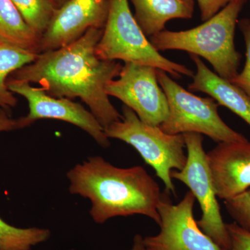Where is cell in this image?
I'll return each mask as SVG.
<instances>
[{
    "instance_id": "6da1fadb",
    "label": "cell",
    "mask_w": 250,
    "mask_h": 250,
    "mask_svg": "<svg viewBox=\"0 0 250 250\" xmlns=\"http://www.w3.org/2000/svg\"><path fill=\"white\" fill-rule=\"evenodd\" d=\"M103 31L90 29L68 45L39 54L35 62L14 72L11 78L37 83L56 98H80L106 129L122 118L106 88L118 77L123 65L97 55L95 49Z\"/></svg>"
},
{
    "instance_id": "7a4b0ae2",
    "label": "cell",
    "mask_w": 250,
    "mask_h": 250,
    "mask_svg": "<svg viewBox=\"0 0 250 250\" xmlns=\"http://www.w3.org/2000/svg\"><path fill=\"white\" fill-rule=\"evenodd\" d=\"M69 191L88 199L95 223L116 217L146 215L158 225L160 187L142 166L117 167L100 156H90L67 172Z\"/></svg>"
},
{
    "instance_id": "3957f363",
    "label": "cell",
    "mask_w": 250,
    "mask_h": 250,
    "mask_svg": "<svg viewBox=\"0 0 250 250\" xmlns=\"http://www.w3.org/2000/svg\"><path fill=\"white\" fill-rule=\"evenodd\" d=\"M245 0H233L200 25L185 31L164 30L149 38L159 51L182 50L209 62L215 73L231 82L238 75L241 54L234 44L235 30Z\"/></svg>"
},
{
    "instance_id": "277c9868",
    "label": "cell",
    "mask_w": 250,
    "mask_h": 250,
    "mask_svg": "<svg viewBox=\"0 0 250 250\" xmlns=\"http://www.w3.org/2000/svg\"><path fill=\"white\" fill-rule=\"evenodd\" d=\"M95 52L103 60L149 65L175 79L195 75L190 69L166 59L154 48L135 20L128 0H109L107 19Z\"/></svg>"
},
{
    "instance_id": "5b68a950",
    "label": "cell",
    "mask_w": 250,
    "mask_h": 250,
    "mask_svg": "<svg viewBox=\"0 0 250 250\" xmlns=\"http://www.w3.org/2000/svg\"><path fill=\"white\" fill-rule=\"evenodd\" d=\"M108 139H118L134 148L156 172L167 193L175 195L171 172L182 170L187 161L183 134H166L160 126L143 123L128 106H123V115L104 129Z\"/></svg>"
},
{
    "instance_id": "8992f818",
    "label": "cell",
    "mask_w": 250,
    "mask_h": 250,
    "mask_svg": "<svg viewBox=\"0 0 250 250\" xmlns=\"http://www.w3.org/2000/svg\"><path fill=\"white\" fill-rule=\"evenodd\" d=\"M156 75L168 103V114L159 126L163 131L171 135L205 134L218 143L248 141L220 118V105L213 98L193 95L174 82L164 70L157 69Z\"/></svg>"
},
{
    "instance_id": "52a82bcc",
    "label": "cell",
    "mask_w": 250,
    "mask_h": 250,
    "mask_svg": "<svg viewBox=\"0 0 250 250\" xmlns=\"http://www.w3.org/2000/svg\"><path fill=\"white\" fill-rule=\"evenodd\" d=\"M183 135L187 146V164L182 170H172L171 177L187 186L199 202L202 214L197 223L202 231L221 250H228L231 241L220 213L207 153L203 147V136L197 133Z\"/></svg>"
},
{
    "instance_id": "ba28073f",
    "label": "cell",
    "mask_w": 250,
    "mask_h": 250,
    "mask_svg": "<svg viewBox=\"0 0 250 250\" xmlns=\"http://www.w3.org/2000/svg\"><path fill=\"white\" fill-rule=\"evenodd\" d=\"M156 70L149 65L125 62L118 78L106 85V92L133 110L143 123L159 126L167 118L169 108Z\"/></svg>"
},
{
    "instance_id": "9c48e42d",
    "label": "cell",
    "mask_w": 250,
    "mask_h": 250,
    "mask_svg": "<svg viewBox=\"0 0 250 250\" xmlns=\"http://www.w3.org/2000/svg\"><path fill=\"white\" fill-rule=\"evenodd\" d=\"M10 91L27 100L29 113L22 117L24 127L38 120L55 119L66 122L83 130L101 147H109L110 141L93 113L80 103L65 98H56L46 93L41 87L31 83L10 78L6 81Z\"/></svg>"
},
{
    "instance_id": "30bf717a",
    "label": "cell",
    "mask_w": 250,
    "mask_h": 250,
    "mask_svg": "<svg viewBox=\"0 0 250 250\" xmlns=\"http://www.w3.org/2000/svg\"><path fill=\"white\" fill-rule=\"evenodd\" d=\"M195 200L190 190L177 205L163 195L157 208L160 231L143 238L146 246L151 250H221L197 225L193 214Z\"/></svg>"
},
{
    "instance_id": "8fae6325",
    "label": "cell",
    "mask_w": 250,
    "mask_h": 250,
    "mask_svg": "<svg viewBox=\"0 0 250 250\" xmlns=\"http://www.w3.org/2000/svg\"><path fill=\"white\" fill-rule=\"evenodd\" d=\"M109 0H67L54 13L41 36L40 53L78 40L90 29H103Z\"/></svg>"
},
{
    "instance_id": "7c38bea8",
    "label": "cell",
    "mask_w": 250,
    "mask_h": 250,
    "mask_svg": "<svg viewBox=\"0 0 250 250\" xmlns=\"http://www.w3.org/2000/svg\"><path fill=\"white\" fill-rule=\"evenodd\" d=\"M215 193L224 201L250 188V142H223L207 153Z\"/></svg>"
},
{
    "instance_id": "4fadbf2b",
    "label": "cell",
    "mask_w": 250,
    "mask_h": 250,
    "mask_svg": "<svg viewBox=\"0 0 250 250\" xmlns=\"http://www.w3.org/2000/svg\"><path fill=\"white\" fill-rule=\"evenodd\" d=\"M197 67L193 81L188 85L192 92L208 94L219 105L236 113L250 126V99L241 88L211 71L200 57L190 54Z\"/></svg>"
},
{
    "instance_id": "5bb4252c",
    "label": "cell",
    "mask_w": 250,
    "mask_h": 250,
    "mask_svg": "<svg viewBox=\"0 0 250 250\" xmlns=\"http://www.w3.org/2000/svg\"><path fill=\"white\" fill-rule=\"evenodd\" d=\"M134 18L147 38L165 30L166 23L173 19H191L195 0H130Z\"/></svg>"
},
{
    "instance_id": "9a60e30c",
    "label": "cell",
    "mask_w": 250,
    "mask_h": 250,
    "mask_svg": "<svg viewBox=\"0 0 250 250\" xmlns=\"http://www.w3.org/2000/svg\"><path fill=\"white\" fill-rule=\"evenodd\" d=\"M41 39L11 0H0V41L40 54Z\"/></svg>"
},
{
    "instance_id": "2e32d148",
    "label": "cell",
    "mask_w": 250,
    "mask_h": 250,
    "mask_svg": "<svg viewBox=\"0 0 250 250\" xmlns=\"http://www.w3.org/2000/svg\"><path fill=\"white\" fill-rule=\"evenodd\" d=\"M50 236L47 229L16 228L0 218V250H31Z\"/></svg>"
},
{
    "instance_id": "e0dca14e",
    "label": "cell",
    "mask_w": 250,
    "mask_h": 250,
    "mask_svg": "<svg viewBox=\"0 0 250 250\" xmlns=\"http://www.w3.org/2000/svg\"><path fill=\"white\" fill-rule=\"evenodd\" d=\"M24 21L38 35L42 36L58 6L54 0H11Z\"/></svg>"
},
{
    "instance_id": "ac0fdd59",
    "label": "cell",
    "mask_w": 250,
    "mask_h": 250,
    "mask_svg": "<svg viewBox=\"0 0 250 250\" xmlns=\"http://www.w3.org/2000/svg\"><path fill=\"white\" fill-rule=\"evenodd\" d=\"M39 55L37 52L0 41V88L8 89L9 75L35 62Z\"/></svg>"
},
{
    "instance_id": "d6986e66",
    "label": "cell",
    "mask_w": 250,
    "mask_h": 250,
    "mask_svg": "<svg viewBox=\"0 0 250 250\" xmlns=\"http://www.w3.org/2000/svg\"><path fill=\"white\" fill-rule=\"evenodd\" d=\"M224 203L235 223L250 232V188Z\"/></svg>"
},
{
    "instance_id": "ffe728a7",
    "label": "cell",
    "mask_w": 250,
    "mask_h": 250,
    "mask_svg": "<svg viewBox=\"0 0 250 250\" xmlns=\"http://www.w3.org/2000/svg\"><path fill=\"white\" fill-rule=\"evenodd\" d=\"M238 24L246 42V62L241 73H238L230 82L241 88L250 99V20H241Z\"/></svg>"
},
{
    "instance_id": "44dd1931",
    "label": "cell",
    "mask_w": 250,
    "mask_h": 250,
    "mask_svg": "<svg viewBox=\"0 0 250 250\" xmlns=\"http://www.w3.org/2000/svg\"><path fill=\"white\" fill-rule=\"evenodd\" d=\"M231 241L228 250H250V232L235 223L226 224Z\"/></svg>"
},
{
    "instance_id": "7402d4cb",
    "label": "cell",
    "mask_w": 250,
    "mask_h": 250,
    "mask_svg": "<svg viewBox=\"0 0 250 250\" xmlns=\"http://www.w3.org/2000/svg\"><path fill=\"white\" fill-rule=\"evenodd\" d=\"M232 1L233 0H197L202 21L203 22L208 21Z\"/></svg>"
},
{
    "instance_id": "603a6c76",
    "label": "cell",
    "mask_w": 250,
    "mask_h": 250,
    "mask_svg": "<svg viewBox=\"0 0 250 250\" xmlns=\"http://www.w3.org/2000/svg\"><path fill=\"white\" fill-rule=\"evenodd\" d=\"M22 128L24 127L21 118L14 119L9 116L7 110L0 108V132L14 131Z\"/></svg>"
},
{
    "instance_id": "cb8c5ba5",
    "label": "cell",
    "mask_w": 250,
    "mask_h": 250,
    "mask_svg": "<svg viewBox=\"0 0 250 250\" xmlns=\"http://www.w3.org/2000/svg\"><path fill=\"white\" fill-rule=\"evenodd\" d=\"M17 99L9 89L0 88V108L9 110L17 105Z\"/></svg>"
},
{
    "instance_id": "d4e9b609",
    "label": "cell",
    "mask_w": 250,
    "mask_h": 250,
    "mask_svg": "<svg viewBox=\"0 0 250 250\" xmlns=\"http://www.w3.org/2000/svg\"><path fill=\"white\" fill-rule=\"evenodd\" d=\"M131 250H151L147 248L143 242V237L140 234H136L133 240L132 247Z\"/></svg>"
},
{
    "instance_id": "484cf974",
    "label": "cell",
    "mask_w": 250,
    "mask_h": 250,
    "mask_svg": "<svg viewBox=\"0 0 250 250\" xmlns=\"http://www.w3.org/2000/svg\"><path fill=\"white\" fill-rule=\"evenodd\" d=\"M54 2L57 4V6H58V7H59V6H61L63 4L65 1H67V0H54Z\"/></svg>"
}]
</instances>
